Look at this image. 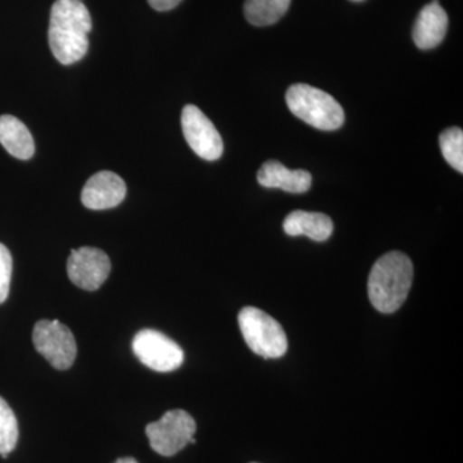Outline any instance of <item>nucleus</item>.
Here are the masks:
<instances>
[{
  "mask_svg": "<svg viewBox=\"0 0 463 463\" xmlns=\"http://www.w3.org/2000/svg\"><path fill=\"white\" fill-rule=\"evenodd\" d=\"M91 17L83 0H57L52 5L48 41L52 53L62 65L79 62L90 47Z\"/></svg>",
  "mask_w": 463,
  "mask_h": 463,
  "instance_id": "f257e3e1",
  "label": "nucleus"
},
{
  "mask_svg": "<svg viewBox=\"0 0 463 463\" xmlns=\"http://www.w3.org/2000/svg\"><path fill=\"white\" fill-rule=\"evenodd\" d=\"M413 281V264L403 252L392 251L373 264L368 297L374 309L390 315L403 306Z\"/></svg>",
  "mask_w": 463,
  "mask_h": 463,
  "instance_id": "f03ea898",
  "label": "nucleus"
},
{
  "mask_svg": "<svg viewBox=\"0 0 463 463\" xmlns=\"http://www.w3.org/2000/svg\"><path fill=\"white\" fill-rule=\"evenodd\" d=\"M286 102L292 114L319 130L332 132L345 121V112L334 97L307 84L289 87Z\"/></svg>",
  "mask_w": 463,
  "mask_h": 463,
  "instance_id": "7ed1b4c3",
  "label": "nucleus"
},
{
  "mask_svg": "<svg viewBox=\"0 0 463 463\" xmlns=\"http://www.w3.org/2000/svg\"><path fill=\"white\" fill-rule=\"evenodd\" d=\"M241 334L255 354L265 359L281 358L288 352L285 330L276 319L254 307H246L239 315Z\"/></svg>",
  "mask_w": 463,
  "mask_h": 463,
  "instance_id": "20e7f679",
  "label": "nucleus"
},
{
  "mask_svg": "<svg viewBox=\"0 0 463 463\" xmlns=\"http://www.w3.org/2000/svg\"><path fill=\"white\" fill-rule=\"evenodd\" d=\"M196 432V422L183 410L169 411L156 422L146 428L152 449L158 455L172 457L192 443Z\"/></svg>",
  "mask_w": 463,
  "mask_h": 463,
  "instance_id": "39448f33",
  "label": "nucleus"
},
{
  "mask_svg": "<svg viewBox=\"0 0 463 463\" xmlns=\"http://www.w3.org/2000/svg\"><path fill=\"white\" fill-rule=\"evenodd\" d=\"M33 343L39 354L57 370H67L74 364L78 346L74 335L67 326L54 319H42L33 331Z\"/></svg>",
  "mask_w": 463,
  "mask_h": 463,
  "instance_id": "423d86ee",
  "label": "nucleus"
},
{
  "mask_svg": "<svg viewBox=\"0 0 463 463\" xmlns=\"http://www.w3.org/2000/svg\"><path fill=\"white\" fill-rule=\"evenodd\" d=\"M133 352L143 364L157 373H172L184 361V353L175 341L149 328L134 336Z\"/></svg>",
  "mask_w": 463,
  "mask_h": 463,
  "instance_id": "0eeeda50",
  "label": "nucleus"
},
{
  "mask_svg": "<svg viewBox=\"0 0 463 463\" xmlns=\"http://www.w3.org/2000/svg\"><path fill=\"white\" fill-rule=\"evenodd\" d=\"M182 129L185 141L203 160L215 161L223 155V139L209 118L199 108L187 105L182 112Z\"/></svg>",
  "mask_w": 463,
  "mask_h": 463,
  "instance_id": "6e6552de",
  "label": "nucleus"
},
{
  "mask_svg": "<svg viewBox=\"0 0 463 463\" xmlns=\"http://www.w3.org/2000/svg\"><path fill=\"white\" fill-rule=\"evenodd\" d=\"M111 270V261L106 252L96 248L72 250L67 260V274L71 282L87 291H96Z\"/></svg>",
  "mask_w": 463,
  "mask_h": 463,
  "instance_id": "1a4fd4ad",
  "label": "nucleus"
},
{
  "mask_svg": "<svg viewBox=\"0 0 463 463\" xmlns=\"http://www.w3.org/2000/svg\"><path fill=\"white\" fill-rule=\"evenodd\" d=\"M127 196L123 178L112 172H99L90 176L81 192V203L90 210H108L120 205Z\"/></svg>",
  "mask_w": 463,
  "mask_h": 463,
  "instance_id": "9d476101",
  "label": "nucleus"
},
{
  "mask_svg": "<svg viewBox=\"0 0 463 463\" xmlns=\"http://www.w3.org/2000/svg\"><path fill=\"white\" fill-rule=\"evenodd\" d=\"M447 12L439 5V0H432L425 5L417 17L413 27V42L422 51L438 47L446 38L448 32Z\"/></svg>",
  "mask_w": 463,
  "mask_h": 463,
  "instance_id": "9b49d317",
  "label": "nucleus"
},
{
  "mask_svg": "<svg viewBox=\"0 0 463 463\" xmlns=\"http://www.w3.org/2000/svg\"><path fill=\"white\" fill-rule=\"evenodd\" d=\"M258 182L265 188H279L288 194H306L312 187V175L307 170H289L279 161L270 160L259 170Z\"/></svg>",
  "mask_w": 463,
  "mask_h": 463,
  "instance_id": "f8f14e48",
  "label": "nucleus"
},
{
  "mask_svg": "<svg viewBox=\"0 0 463 463\" xmlns=\"http://www.w3.org/2000/svg\"><path fill=\"white\" fill-rule=\"evenodd\" d=\"M283 231L288 236H307L317 242H323L330 239L334 232V223L330 216L322 213L303 212L297 210L288 215L283 222Z\"/></svg>",
  "mask_w": 463,
  "mask_h": 463,
  "instance_id": "ddd939ff",
  "label": "nucleus"
},
{
  "mask_svg": "<svg viewBox=\"0 0 463 463\" xmlns=\"http://www.w3.org/2000/svg\"><path fill=\"white\" fill-rule=\"evenodd\" d=\"M0 145L20 160H29L35 152L32 133L23 121L12 115L0 116Z\"/></svg>",
  "mask_w": 463,
  "mask_h": 463,
  "instance_id": "4468645a",
  "label": "nucleus"
},
{
  "mask_svg": "<svg viewBox=\"0 0 463 463\" xmlns=\"http://www.w3.org/2000/svg\"><path fill=\"white\" fill-rule=\"evenodd\" d=\"M291 5V0H246V20L254 26H269L279 23Z\"/></svg>",
  "mask_w": 463,
  "mask_h": 463,
  "instance_id": "2eb2a0df",
  "label": "nucleus"
},
{
  "mask_svg": "<svg viewBox=\"0 0 463 463\" xmlns=\"http://www.w3.org/2000/svg\"><path fill=\"white\" fill-rule=\"evenodd\" d=\"M18 440V423L14 411L7 402L0 397V455L7 458L9 453L16 448Z\"/></svg>",
  "mask_w": 463,
  "mask_h": 463,
  "instance_id": "dca6fc26",
  "label": "nucleus"
},
{
  "mask_svg": "<svg viewBox=\"0 0 463 463\" xmlns=\"http://www.w3.org/2000/svg\"><path fill=\"white\" fill-rule=\"evenodd\" d=\"M441 154L453 169L463 173V132L459 128L444 130L439 137Z\"/></svg>",
  "mask_w": 463,
  "mask_h": 463,
  "instance_id": "f3484780",
  "label": "nucleus"
},
{
  "mask_svg": "<svg viewBox=\"0 0 463 463\" xmlns=\"http://www.w3.org/2000/svg\"><path fill=\"white\" fill-rule=\"evenodd\" d=\"M12 269L14 261L9 250L0 243V304L7 300L11 288Z\"/></svg>",
  "mask_w": 463,
  "mask_h": 463,
  "instance_id": "a211bd4d",
  "label": "nucleus"
},
{
  "mask_svg": "<svg viewBox=\"0 0 463 463\" xmlns=\"http://www.w3.org/2000/svg\"><path fill=\"white\" fill-rule=\"evenodd\" d=\"M183 0H148L149 5L158 12L170 11L181 5Z\"/></svg>",
  "mask_w": 463,
  "mask_h": 463,
  "instance_id": "6ab92c4d",
  "label": "nucleus"
},
{
  "mask_svg": "<svg viewBox=\"0 0 463 463\" xmlns=\"http://www.w3.org/2000/svg\"><path fill=\"white\" fill-rule=\"evenodd\" d=\"M115 463H138L132 457H125V458L118 459Z\"/></svg>",
  "mask_w": 463,
  "mask_h": 463,
  "instance_id": "aec40b11",
  "label": "nucleus"
},
{
  "mask_svg": "<svg viewBox=\"0 0 463 463\" xmlns=\"http://www.w3.org/2000/svg\"><path fill=\"white\" fill-rule=\"evenodd\" d=\"M358 2H359V0H358Z\"/></svg>",
  "mask_w": 463,
  "mask_h": 463,
  "instance_id": "412c9836",
  "label": "nucleus"
},
{
  "mask_svg": "<svg viewBox=\"0 0 463 463\" xmlns=\"http://www.w3.org/2000/svg\"><path fill=\"white\" fill-rule=\"evenodd\" d=\"M255 463V462H254Z\"/></svg>",
  "mask_w": 463,
  "mask_h": 463,
  "instance_id": "4be33fe9",
  "label": "nucleus"
}]
</instances>
